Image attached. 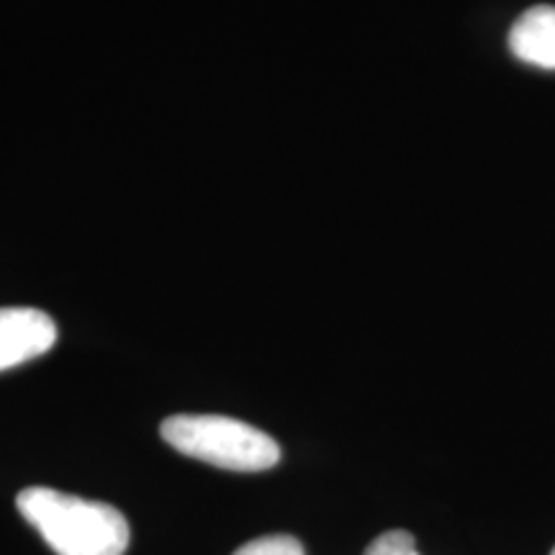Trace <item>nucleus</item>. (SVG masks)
Segmentation results:
<instances>
[{"label":"nucleus","mask_w":555,"mask_h":555,"mask_svg":"<svg viewBox=\"0 0 555 555\" xmlns=\"http://www.w3.org/2000/svg\"><path fill=\"white\" fill-rule=\"evenodd\" d=\"M551 555H555V547H553V553H551Z\"/></svg>","instance_id":"nucleus-7"},{"label":"nucleus","mask_w":555,"mask_h":555,"mask_svg":"<svg viewBox=\"0 0 555 555\" xmlns=\"http://www.w3.org/2000/svg\"><path fill=\"white\" fill-rule=\"evenodd\" d=\"M21 517L57 555H124L131 530L116 506L29 486L16 496Z\"/></svg>","instance_id":"nucleus-1"},{"label":"nucleus","mask_w":555,"mask_h":555,"mask_svg":"<svg viewBox=\"0 0 555 555\" xmlns=\"http://www.w3.org/2000/svg\"><path fill=\"white\" fill-rule=\"evenodd\" d=\"M159 435L178 453L227 470L258 474L281 461V446L273 437L232 416L176 414L163 422Z\"/></svg>","instance_id":"nucleus-2"},{"label":"nucleus","mask_w":555,"mask_h":555,"mask_svg":"<svg viewBox=\"0 0 555 555\" xmlns=\"http://www.w3.org/2000/svg\"><path fill=\"white\" fill-rule=\"evenodd\" d=\"M57 324L41 309H0V371L37 360L57 345Z\"/></svg>","instance_id":"nucleus-3"},{"label":"nucleus","mask_w":555,"mask_h":555,"mask_svg":"<svg viewBox=\"0 0 555 555\" xmlns=\"http://www.w3.org/2000/svg\"><path fill=\"white\" fill-rule=\"evenodd\" d=\"M509 50L517 60L555 69V9L535 5L517 18L509 31Z\"/></svg>","instance_id":"nucleus-4"},{"label":"nucleus","mask_w":555,"mask_h":555,"mask_svg":"<svg viewBox=\"0 0 555 555\" xmlns=\"http://www.w3.org/2000/svg\"><path fill=\"white\" fill-rule=\"evenodd\" d=\"M232 555H307L304 553V545L298 543L294 535H266L258 540H249L247 545H242Z\"/></svg>","instance_id":"nucleus-5"},{"label":"nucleus","mask_w":555,"mask_h":555,"mask_svg":"<svg viewBox=\"0 0 555 555\" xmlns=\"http://www.w3.org/2000/svg\"><path fill=\"white\" fill-rule=\"evenodd\" d=\"M363 555H420L414 538L406 530H388L365 547Z\"/></svg>","instance_id":"nucleus-6"}]
</instances>
